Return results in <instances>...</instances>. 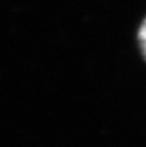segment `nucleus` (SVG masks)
I'll return each mask as SVG.
<instances>
[{"label": "nucleus", "instance_id": "obj_1", "mask_svg": "<svg viewBox=\"0 0 146 147\" xmlns=\"http://www.w3.org/2000/svg\"><path fill=\"white\" fill-rule=\"evenodd\" d=\"M139 41L142 49V54H144V57L146 59V18L144 20V22H142L141 27L139 30Z\"/></svg>", "mask_w": 146, "mask_h": 147}]
</instances>
